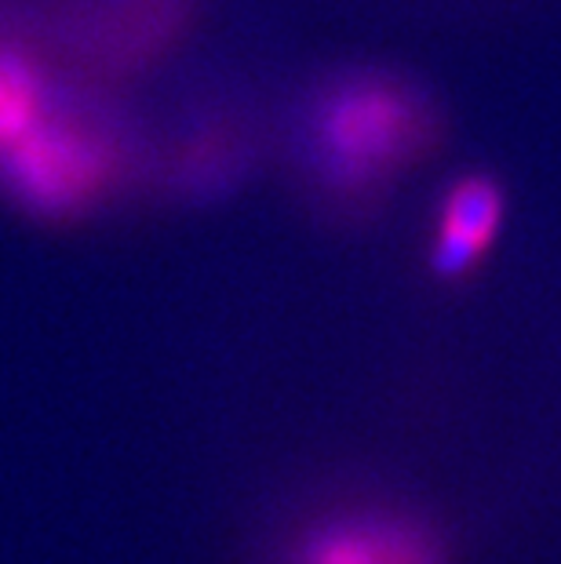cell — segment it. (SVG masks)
Segmentation results:
<instances>
[{"mask_svg":"<svg viewBox=\"0 0 561 564\" xmlns=\"http://www.w3.org/2000/svg\"><path fill=\"white\" fill-rule=\"evenodd\" d=\"M504 223V194L493 178L467 175L449 189L438 212L431 262L441 278H463L493 248Z\"/></svg>","mask_w":561,"mask_h":564,"instance_id":"277c9868","label":"cell"},{"mask_svg":"<svg viewBox=\"0 0 561 564\" xmlns=\"http://www.w3.org/2000/svg\"><path fill=\"white\" fill-rule=\"evenodd\" d=\"M110 167V147L95 131L74 121H58L52 113L15 147L0 153L4 183L41 212H69L85 204L99 194Z\"/></svg>","mask_w":561,"mask_h":564,"instance_id":"7a4b0ae2","label":"cell"},{"mask_svg":"<svg viewBox=\"0 0 561 564\" xmlns=\"http://www.w3.org/2000/svg\"><path fill=\"white\" fill-rule=\"evenodd\" d=\"M281 564H449L423 518L398 507H350L306 524Z\"/></svg>","mask_w":561,"mask_h":564,"instance_id":"3957f363","label":"cell"},{"mask_svg":"<svg viewBox=\"0 0 561 564\" xmlns=\"http://www.w3.org/2000/svg\"><path fill=\"white\" fill-rule=\"evenodd\" d=\"M47 113L52 110L37 69L22 55L0 52V153L30 135Z\"/></svg>","mask_w":561,"mask_h":564,"instance_id":"5b68a950","label":"cell"},{"mask_svg":"<svg viewBox=\"0 0 561 564\" xmlns=\"http://www.w3.org/2000/svg\"><path fill=\"white\" fill-rule=\"evenodd\" d=\"M431 139V110L409 80L357 74L321 95L310 150L328 183L365 189L409 164Z\"/></svg>","mask_w":561,"mask_h":564,"instance_id":"6da1fadb","label":"cell"}]
</instances>
